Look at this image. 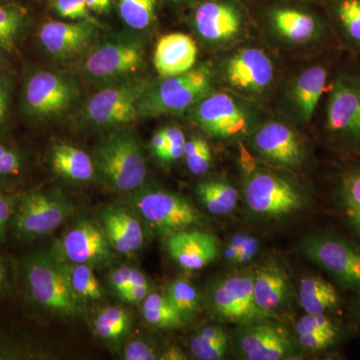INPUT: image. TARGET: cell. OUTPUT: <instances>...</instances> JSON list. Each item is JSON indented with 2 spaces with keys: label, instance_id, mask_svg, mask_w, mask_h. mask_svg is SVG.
<instances>
[{
  "label": "cell",
  "instance_id": "cell-1",
  "mask_svg": "<svg viewBox=\"0 0 360 360\" xmlns=\"http://www.w3.org/2000/svg\"><path fill=\"white\" fill-rule=\"evenodd\" d=\"M284 42L311 45L326 39L329 20L321 4L304 0H245Z\"/></svg>",
  "mask_w": 360,
  "mask_h": 360
},
{
  "label": "cell",
  "instance_id": "cell-2",
  "mask_svg": "<svg viewBox=\"0 0 360 360\" xmlns=\"http://www.w3.org/2000/svg\"><path fill=\"white\" fill-rule=\"evenodd\" d=\"M96 175L117 193H134L148 177V162L141 139L127 130L111 132L97 144L94 158Z\"/></svg>",
  "mask_w": 360,
  "mask_h": 360
},
{
  "label": "cell",
  "instance_id": "cell-3",
  "mask_svg": "<svg viewBox=\"0 0 360 360\" xmlns=\"http://www.w3.org/2000/svg\"><path fill=\"white\" fill-rule=\"evenodd\" d=\"M21 276L28 300L49 314L75 316L82 302L71 288L63 262L51 252H37L23 260Z\"/></svg>",
  "mask_w": 360,
  "mask_h": 360
},
{
  "label": "cell",
  "instance_id": "cell-4",
  "mask_svg": "<svg viewBox=\"0 0 360 360\" xmlns=\"http://www.w3.org/2000/svg\"><path fill=\"white\" fill-rule=\"evenodd\" d=\"M214 72L208 65L193 68L182 75L161 77L148 84L139 101L141 115H179L212 94Z\"/></svg>",
  "mask_w": 360,
  "mask_h": 360
},
{
  "label": "cell",
  "instance_id": "cell-5",
  "mask_svg": "<svg viewBox=\"0 0 360 360\" xmlns=\"http://www.w3.org/2000/svg\"><path fill=\"white\" fill-rule=\"evenodd\" d=\"M324 130L338 150L360 156V75L343 73L329 87Z\"/></svg>",
  "mask_w": 360,
  "mask_h": 360
},
{
  "label": "cell",
  "instance_id": "cell-6",
  "mask_svg": "<svg viewBox=\"0 0 360 360\" xmlns=\"http://www.w3.org/2000/svg\"><path fill=\"white\" fill-rule=\"evenodd\" d=\"M146 66L143 44L135 37H120L97 44L82 65V77L105 87L139 77Z\"/></svg>",
  "mask_w": 360,
  "mask_h": 360
},
{
  "label": "cell",
  "instance_id": "cell-7",
  "mask_svg": "<svg viewBox=\"0 0 360 360\" xmlns=\"http://www.w3.org/2000/svg\"><path fill=\"white\" fill-rule=\"evenodd\" d=\"M80 97L82 87L75 75L60 71H39L26 82L23 106L32 120L52 122L75 110Z\"/></svg>",
  "mask_w": 360,
  "mask_h": 360
},
{
  "label": "cell",
  "instance_id": "cell-8",
  "mask_svg": "<svg viewBox=\"0 0 360 360\" xmlns=\"http://www.w3.org/2000/svg\"><path fill=\"white\" fill-rule=\"evenodd\" d=\"M243 194L250 212L264 219L290 217L307 205L302 187L271 170L257 169L246 176Z\"/></svg>",
  "mask_w": 360,
  "mask_h": 360
},
{
  "label": "cell",
  "instance_id": "cell-9",
  "mask_svg": "<svg viewBox=\"0 0 360 360\" xmlns=\"http://www.w3.org/2000/svg\"><path fill=\"white\" fill-rule=\"evenodd\" d=\"M305 257L342 288L360 293V248L335 231L312 232L300 243Z\"/></svg>",
  "mask_w": 360,
  "mask_h": 360
},
{
  "label": "cell",
  "instance_id": "cell-10",
  "mask_svg": "<svg viewBox=\"0 0 360 360\" xmlns=\"http://www.w3.org/2000/svg\"><path fill=\"white\" fill-rule=\"evenodd\" d=\"M70 213V201L59 191H30L18 198L11 229L20 240H33L52 233Z\"/></svg>",
  "mask_w": 360,
  "mask_h": 360
},
{
  "label": "cell",
  "instance_id": "cell-11",
  "mask_svg": "<svg viewBox=\"0 0 360 360\" xmlns=\"http://www.w3.org/2000/svg\"><path fill=\"white\" fill-rule=\"evenodd\" d=\"M193 122L217 139H236L255 130V113L225 92H212L193 106Z\"/></svg>",
  "mask_w": 360,
  "mask_h": 360
},
{
  "label": "cell",
  "instance_id": "cell-12",
  "mask_svg": "<svg viewBox=\"0 0 360 360\" xmlns=\"http://www.w3.org/2000/svg\"><path fill=\"white\" fill-rule=\"evenodd\" d=\"M149 82L141 77L103 87L85 104L84 117L96 127L118 129L141 115L139 101Z\"/></svg>",
  "mask_w": 360,
  "mask_h": 360
},
{
  "label": "cell",
  "instance_id": "cell-13",
  "mask_svg": "<svg viewBox=\"0 0 360 360\" xmlns=\"http://www.w3.org/2000/svg\"><path fill=\"white\" fill-rule=\"evenodd\" d=\"M130 202L151 227L168 236L200 222L198 210L188 200L163 189L141 187L132 193Z\"/></svg>",
  "mask_w": 360,
  "mask_h": 360
},
{
  "label": "cell",
  "instance_id": "cell-14",
  "mask_svg": "<svg viewBox=\"0 0 360 360\" xmlns=\"http://www.w3.org/2000/svg\"><path fill=\"white\" fill-rule=\"evenodd\" d=\"M210 309L221 321L243 324L262 319H274L262 311L253 295V274L243 272L219 277L207 290Z\"/></svg>",
  "mask_w": 360,
  "mask_h": 360
},
{
  "label": "cell",
  "instance_id": "cell-15",
  "mask_svg": "<svg viewBox=\"0 0 360 360\" xmlns=\"http://www.w3.org/2000/svg\"><path fill=\"white\" fill-rule=\"evenodd\" d=\"M232 342L236 354L243 359L283 360L298 356L297 342L272 319L239 324Z\"/></svg>",
  "mask_w": 360,
  "mask_h": 360
},
{
  "label": "cell",
  "instance_id": "cell-16",
  "mask_svg": "<svg viewBox=\"0 0 360 360\" xmlns=\"http://www.w3.org/2000/svg\"><path fill=\"white\" fill-rule=\"evenodd\" d=\"M250 11L245 0H200L194 7V30L212 45L233 41L245 32Z\"/></svg>",
  "mask_w": 360,
  "mask_h": 360
},
{
  "label": "cell",
  "instance_id": "cell-17",
  "mask_svg": "<svg viewBox=\"0 0 360 360\" xmlns=\"http://www.w3.org/2000/svg\"><path fill=\"white\" fill-rule=\"evenodd\" d=\"M222 77L227 86L246 96H259L271 89L276 68L266 52L245 47L224 61Z\"/></svg>",
  "mask_w": 360,
  "mask_h": 360
},
{
  "label": "cell",
  "instance_id": "cell-18",
  "mask_svg": "<svg viewBox=\"0 0 360 360\" xmlns=\"http://www.w3.org/2000/svg\"><path fill=\"white\" fill-rule=\"evenodd\" d=\"M112 250L101 227L89 219H82L54 243L51 253L61 262L94 267L110 262Z\"/></svg>",
  "mask_w": 360,
  "mask_h": 360
},
{
  "label": "cell",
  "instance_id": "cell-19",
  "mask_svg": "<svg viewBox=\"0 0 360 360\" xmlns=\"http://www.w3.org/2000/svg\"><path fill=\"white\" fill-rule=\"evenodd\" d=\"M250 143L258 155L278 167L297 168L307 158L300 135L290 125L276 120H270L253 130Z\"/></svg>",
  "mask_w": 360,
  "mask_h": 360
},
{
  "label": "cell",
  "instance_id": "cell-20",
  "mask_svg": "<svg viewBox=\"0 0 360 360\" xmlns=\"http://www.w3.org/2000/svg\"><path fill=\"white\" fill-rule=\"evenodd\" d=\"M97 35L98 26L91 20L49 21L39 30L42 47L52 58L60 61L82 56L96 41Z\"/></svg>",
  "mask_w": 360,
  "mask_h": 360
},
{
  "label": "cell",
  "instance_id": "cell-21",
  "mask_svg": "<svg viewBox=\"0 0 360 360\" xmlns=\"http://www.w3.org/2000/svg\"><path fill=\"white\" fill-rule=\"evenodd\" d=\"M328 70L322 65H310L292 80L286 91L290 113L300 124L311 122L319 101L328 89Z\"/></svg>",
  "mask_w": 360,
  "mask_h": 360
},
{
  "label": "cell",
  "instance_id": "cell-22",
  "mask_svg": "<svg viewBox=\"0 0 360 360\" xmlns=\"http://www.w3.org/2000/svg\"><path fill=\"white\" fill-rule=\"evenodd\" d=\"M168 253L172 259L186 270H200L217 259L219 241L208 232L180 231L168 236Z\"/></svg>",
  "mask_w": 360,
  "mask_h": 360
},
{
  "label": "cell",
  "instance_id": "cell-23",
  "mask_svg": "<svg viewBox=\"0 0 360 360\" xmlns=\"http://www.w3.org/2000/svg\"><path fill=\"white\" fill-rule=\"evenodd\" d=\"M198 45L189 35L174 32L163 35L156 44L153 63L161 77H174L193 70Z\"/></svg>",
  "mask_w": 360,
  "mask_h": 360
},
{
  "label": "cell",
  "instance_id": "cell-24",
  "mask_svg": "<svg viewBox=\"0 0 360 360\" xmlns=\"http://www.w3.org/2000/svg\"><path fill=\"white\" fill-rule=\"evenodd\" d=\"M290 288L288 274L277 262H267L253 274L255 303L262 311L274 319L277 316V310L288 302Z\"/></svg>",
  "mask_w": 360,
  "mask_h": 360
},
{
  "label": "cell",
  "instance_id": "cell-25",
  "mask_svg": "<svg viewBox=\"0 0 360 360\" xmlns=\"http://www.w3.org/2000/svg\"><path fill=\"white\" fill-rule=\"evenodd\" d=\"M298 347L309 352H322L338 347L345 338V329L328 314H307L295 324Z\"/></svg>",
  "mask_w": 360,
  "mask_h": 360
},
{
  "label": "cell",
  "instance_id": "cell-26",
  "mask_svg": "<svg viewBox=\"0 0 360 360\" xmlns=\"http://www.w3.org/2000/svg\"><path fill=\"white\" fill-rule=\"evenodd\" d=\"M298 302L307 314L331 315L342 307V297L333 284L319 276H307L300 281Z\"/></svg>",
  "mask_w": 360,
  "mask_h": 360
},
{
  "label": "cell",
  "instance_id": "cell-27",
  "mask_svg": "<svg viewBox=\"0 0 360 360\" xmlns=\"http://www.w3.org/2000/svg\"><path fill=\"white\" fill-rule=\"evenodd\" d=\"M335 195L343 220L360 238V162L340 170L336 177Z\"/></svg>",
  "mask_w": 360,
  "mask_h": 360
},
{
  "label": "cell",
  "instance_id": "cell-28",
  "mask_svg": "<svg viewBox=\"0 0 360 360\" xmlns=\"http://www.w3.org/2000/svg\"><path fill=\"white\" fill-rule=\"evenodd\" d=\"M51 162L56 174L71 181L87 182L96 175L91 156L72 144H56L51 149Z\"/></svg>",
  "mask_w": 360,
  "mask_h": 360
},
{
  "label": "cell",
  "instance_id": "cell-29",
  "mask_svg": "<svg viewBox=\"0 0 360 360\" xmlns=\"http://www.w3.org/2000/svg\"><path fill=\"white\" fill-rule=\"evenodd\" d=\"M321 6L345 41L360 49V0H322Z\"/></svg>",
  "mask_w": 360,
  "mask_h": 360
},
{
  "label": "cell",
  "instance_id": "cell-30",
  "mask_svg": "<svg viewBox=\"0 0 360 360\" xmlns=\"http://www.w3.org/2000/svg\"><path fill=\"white\" fill-rule=\"evenodd\" d=\"M196 194L206 210L213 215L229 214L238 205V189L224 179H206L196 186Z\"/></svg>",
  "mask_w": 360,
  "mask_h": 360
},
{
  "label": "cell",
  "instance_id": "cell-31",
  "mask_svg": "<svg viewBox=\"0 0 360 360\" xmlns=\"http://www.w3.org/2000/svg\"><path fill=\"white\" fill-rule=\"evenodd\" d=\"M189 348L196 359H224L229 352V335L221 326H205L191 338Z\"/></svg>",
  "mask_w": 360,
  "mask_h": 360
},
{
  "label": "cell",
  "instance_id": "cell-32",
  "mask_svg": "<svg viewBox=\"0 0 360 360\" xmlns=\"http://www.w3.org/2000/svg\"><path fill=\"white\" fill-rule=\"evenodd\" d=\"M144 321L160 328H174L182 326L184 319L170 304L165 295L150 292L141 302Z\"/></svg>",
  "mask_w": 360,
  "mask_h": 360
},
{
  "label": "cell",
  "instance_id": "cell-33",
  "mask_svg": "<svg viewBox=\"0 0 360 360\" xmlns=\"http://www.w3.org/2000/svg\"><path fill=\"white\" fill-rule=\"evenodd\" d=\"M71 288L82 302H97L103 297V290L92 267L86 264L63 262Z\"/></svg>",
  "mask_w": 360,
  "mask_h": 360
},
{
  "label": "cell",
  "instance_id": "cell-34",
  "mask_svg": "<svg viewBox=\"0 0 360 360\" xmlns=\"http://www.w3.org/2000/svg\"><path fill=\"white\" fill-rule=\"evenodd\" d=\"M165 295L184 321L200 310V293L186 279H174L168 284Z\"/></svg>",
  "mask_w": 360,
  "mask_h": 360
},
{
  "label": "cell",
  "instance_id": "cell-35",
  "mask_svg": "<svg viewBox=\"0 0 360 360\" xmlns=\"http://www.w3.org/2000/svg\"><path fill=\"white\" fill-rule=\"evenodd\" d=\"M96 335L104 340H120L130 326V316L127 310L120 307H108L97 314L94 321Z\"/></svg>",
  "mask_w": 360,
  "mask_h": 360
},
{
  "label": "cell",
  "instance_id": "cell-36",
  "mask_svg": "<svg viewBox=\"0 0 360 360\" xmlns=\"http://www.w3.org/2000/svg\"><path fill=\"white\" fill-rule=\"evenodd\" d=\"M156 0H120V13L125 25L136 30L148 28L155 20Z\"/></svg>",
  "mask_w": 360,
  "mask_h": 360
},
{
  "label": "cell",
  "instance_id": "cell-37",
  "mask_svg": "<svg viewBox=\"0 0 360 360\" xmlns=\"http://www.w3.org/2000/svg\"><path fill=\"white\" fill-rule=\"evenodd\" d=\"M184 156L189 172L196 176L205 174L212 167V148L207 141L201 137H191L186 141Z\"/></svg>",
  "mask_w": 360,
  "mask_h": 360
},
{
  "label": "cell",
  "instance_id": "cell-38",
  "mask_svg": "<svg viewBox=\"0 0 360 360\" xmlns=\"http://www.w3.org/2000/svg\"><path fill=\"white\" fill-rule=\"evenodd\" d=\"M113 217L120 225L123 236L127 239L134 252L141 250L144 245V233L141 222L125 207L120 205L110 206Z\"/></svg>",
  "mask_w": 360,
  "mask_h": 360
},
{
  "label": "cell",
  "instance_id": "cell-39",
  "mask_svg": "<svg viewBox=\"0 0 360 360\" xmlns=\"http://www.w3.org/2000/svg\"><path fill=\"white\" fill-rule=\"evenodd\" d=\"M23 25V15L16 9L0 6V47L11 51Z\"/></svg>",
  "mask_w": 360,
  "mask_h": 360
},
{
  "label": "cell",
  "instance_id": "cell-40",
  "mask_svg": "<svg viewBox=\"0 0 360 360\" xmlns=\"http://www.w3.org/2000/svg\"><path fill=\"white\" fill-rule=\"evenodd\" d=\"M101 220L103 222L104 233H105L106 238L112 246L113 250L117 251L123 255H127V257L134 255V250H132L127 239L123 236L122 229L116 221L115 217H113L110 206L104 208L103 212H101Z\"/></svg>",
  "mask_w": 360,
  "mask_h": 360
},
{
  "label": "cell",
  "instance_id": "cell-41",
  "mask_svg": "<svg viewBox=\"0 0 360 360\" xmlns=\"http://www.w3.org/2000/svg\"><path fill=\"white\" fill-rule=\"evenodd\" d=\"M110 281L116 293L122 292L131 286L149 284L143 272L134 269V267L127 266V265L116 269L110 274Z\"/></svg>",
  "mask_w": 360,
  "mask_h": 360
},
{
  "label": "cell",
  "instance_id": "cell-42",
  "mask_svg": "<svg viewBox=\"0 0 360 360\" xmlns=\"http://www.w3.org/2000/svg\"><path fill=\"white\" fill-rule=\"evenodd\" d=\"M23 161L16 149L0 143V184L20 174Z\"/></svg>",
  "mask_w": 360,
  "mask_h": 360
},
{
  "label": "cell",
  "instance_id": "cell-43",
  "mask_svg": "<svg viewBox=\"0 0 360 360\" xmlns=\"http://www.w3.org/2000/svg\"><path fill=\"white\" fill-rule=\"evenodd\" d=\"M32 350L22 341L0 331V359H18L32 356Z\"/></svg>",
  "mask_w": 360,
  "mask_h": 360
},
{
  "label": "cell",
  "instance_id": "cell-44",
  "mask_svg": "<svg viewBox=\"0 0 360 360\" xmlns=\"http://www.w3.org/2000/svg\"><path fill=\"white\" fill-rule=\"evenodd\" d=\"M56 11L66 20L94 21L85 0H56Z\"/></svg>",
  "mask_w": 360,
  "mask_h": 360
},
{
  "label": "cell",
  "instance_id": "cell-45",
  "mask_svg": "<svg viewBox=\"0 0 360 360\" xmlns=\"http://www.w3.org/2000/svg\"><path fill=\"white\" fill-rule=\"evenodd\" d=\"M167 141V148L163 155V161H175L184 158L186 136L177 127H167L162 129Z\"/></svg>",
  "mask_w": 360,
  "mask_h": 360
},
{
  "label": "cell",
  "instance_id": "cell-46",
  "mask_svg": "<svg viewBox=\"0 0 360 360\" xmlns=\"http://www.w3.org/2000/svg\"><path fill=\"white\" fill-rule=\"evenodd\" d=\"M123 359L127 360H155L160 359V356L158 354V350L146 341L134 340L125 347Z\"/></svg>",
  "mask_w": 360,
  "mask_h": 360
},
{
  "label": "cell",
  "instance_id": "cell-47",
  "mask_svg": "<svg viewBox=\"0 0 360 360\" xmlns=\"http://www.w3.org/2000/svg\"><path fill=\"white\" fill-rule=\"evenodd\" d=\"M18 200L16 196L9 195L0 191V243L4 240L7 229L11 227Z\"/></svg>",
  "mask_w": 360,
  "mask_h": 360
},
{
  "label": "cell",
  "instance_id": "cell-48",
  "mask_svg": "<svg viewBox=\"0 0 360 360\" xmlns=\"http://www.w3.org/2000/svg\"><path fill=\"white\" fill-rule=\"evenodd\" d=\"M259 251V241L255 236H248L245 245L241 246L238 250V257H236L234 265H243L250 264L255 259Z\"/></svg>",
  "mask_w": 360,
  "mask_h": 360
},
{
  "label": "cell",
  "instance_id": "cell-49",
  "mask_svg": "<svg viewBox=\"0 0 360 360\" xmlns=\"http://www.w3.org/2000/svg\"><path fill=\"white\" fill-rule=\"evenodd\" d=\"M150 293V285L144 284V285H135L127 290L118 292L120 300L127 303H141L146 300V296Z\"/></svg>",
  "mask_w": 360,
  "mask_h": 360
},
{
  "label": "cell",
  "instance_id": "cell-50",
  "mask_svg": "<svg viewBox=\"0 0 360 360\" xmlns=\"http://www.w3.org/2000/svg\"><path fill=\"white\" fill-rule=\"evenodd\" d=\"M239 165L246 176L252 174L257 169V162L243 142H238Z\"/></svg>",
  "mask_w": 360,
  "mask_h": 360
},
{
  "label": "cell",
  "instance_id": "cell-51",
  "mask_svg": "<svg viewBox=\"0 0 360 360\" xmlns=\"http://www.w3.org/2000/svg\"><path fill=\"white\" fill-rule=\"evenodd\" d=\"M151 148H153L156 158L162 160L163 155H165L167 148V137H165L162 129L158 130L153 134V139H151Z\"/></svg>",
  "mask_w": 360,
  "mask_h": 360
},
{
  "label": "cell",
  "instance_id": "cell-52",
  "mask_svg": "<svg viewBox=\"0 0 360 360\" xmlns=\"http://www.w3.org/2000/svg\"><path fill=\"white\" fill-rule=\"evenodd\" d=\"M9 108V92L6 85L0 82V124L6 120Z\"/></svg>",
  "mask_w": 360,
  "mask_h": 360
},
{
  "label": "cell",
  "instance_id": "cell-53",
  "mask_svg": "<svg viewBox=\"0 0 360 360\" xmlns=\"http://www.w3.org/2000/svg\"><path fill=\"white\" fill-rule=\"evenodd\" d=\"M90 11L94 13H105L110 11L111 0H85Z\"/></svg>",
  "mask_w": 360,
  "mask_h": 360
},
{
  "label": "cell",
  "instance_id": "cell-54",
  "mask_svg": "<svg viewBox=\"0 0 360 360\" xmlns=\"http://www.w3.org/2000/svg\"><path fill=\"white\" fill-rule=\"evenodd\" d=\"M9 272L6 260L0 257V295L6 292L8 288Z\"/></svg>",
  "mask_w": 360,
  "mask_h": 360
},
{
  "label": "cell",
  "instance_id": "cell-55",
  "mask_svg": "<svg viewBox=\"0 0 360 360\" xmlns=\"http://www.w3.org/2000/svg\"><path fill=\"white\" fill-rule=\"evenodd\" d=\"M238 250L231 245L229 243H226V245L224 246V257L225 259V262L226 264H229L231 265H234V262H236V257H238Z\"/></svg>",
  "mask_w": 360,
  "mask_h": 360
},
{
  "label": "cell",
  "instance_id": "cell-56",
  "mask_svg": "<svg viewBox=\"0 0 360 360\" xmlns=\"http://www.w3.org/2000/svg\"><path fill=\"white\" fill-rule=\"evenodd\" d=\"M160 359H168V360H179V359H186V355L182 354L181 352L179 349V348H172V349L168 350L167 354L160 356Z\"/></svg>",
  "mask_w": 360,
  "mask_h": 360
},
{
  "label": "cell",
  "instance_id": "cell-57",
  "mask_svg": "<svg viewBox=\"0 0 360 360\" xmlns=\"http://www.w3.org/2000/svg\"><path fill=\"white\" fill-rule=\"evenodd\" d=\"M174 4H184L187 2L191 1V0H170Z\"/></svg>",
  "mask_w": 360,
  "mask_h": 360
},
{
  "label": "cell",
  "instance_id": "cell-58",
  "mask_svg": "<svg viewBox=\"0 0 360 360\" xmlns=\"http://www.w3.org/2000/svg\"><path fill=\"white\" fill-rule=\"evenodd\" d=\"M360 295V293H359ZM357 321H359V323L360 324V302L359 303V307H357Z\"/></svg>",
  "mask_w": 360,
  "mask_h": 360
},
{
  "label": "cell",
  "instance_id": "cell-59",
  "mask_svg": "<svg viewBox=\"0 0 360 360\" xmlns=\"http://www.w3.org/2000/svg\"><path fill=\"white\" fill-rule=\"evenodd\" d=\"M304 1L316 2V4H321L322 0H304Z\"/></svg>",
  "mask_w": 360,
  "mask_h": 360
},
{
  "label": "cell",
  "instance_id": "cell-60",
  "mask_svg": "<svg viewBox=\"0 0 360 360\" xmlns=\"http://www.w3.org/2000/svg\"><path fill=\"white\" fill-rule=\"evenodd\" d=\"M0 63H1V56H0Z\"/></svg>",
  "mask_w": 360,
  "mask_h": 360
}]
</instances>
